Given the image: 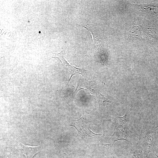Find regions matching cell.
I'll return each mask as SVG.
<instances>
[{
	"label": "cell",
	"mask_w": 158,
	"mask_h": 158,
	"mask_svg": "<svg viewBox=\"0 0 158 158\" xmlns=\"http://www.w3.org/2000/svg\"><path fill=\"white\" fill-rule=\"evenodd\" d=\"M84 90L87 94L92 95L97 100L99 106V109L101 107L102 104L105 102L111 103L107 99L102 95L100 89L91 81L87 80L83 78L79 79L77 82V87L75 91L73 92L75 96L79 90Z\"/></svg>",
	"instance_id": "cell-1"
},
{
	"label": "cell",
	"mask_w": 158,
	"mask_h": 158,
	"mask_svg": "<svg viewBox=\"0 0 158 158\" xmlns=\"http://www.w3.org/2000/svg\"><path fill=\"white\" fill-rule=\"evenodd\" d=\"M155 133L154 130L147 131L143 129L140 135L138 143L142 146L144 149V153L147 157H148L150 152H153L155 153L153 149L154 135Z\"/></svg>",
	"instance_id": "cell-2"
},
{
	"label": "cell",
	"mask_w": 158,
	"mask_h": 158,
	"mask_svg": "<svg viewBox=\"0 0 158 158\" xmlns=\"http://www.w3.org/2000/svg\"><path fill=\"white\" fill-rule=\"evenodd\" d=\"M66 49V48L64 49L61 52L59 53H54L51 52L52 55L51 58L50 59L54 58H58L61 61L63 66L70 73L71 75L68 81V83L71 77L73 75L79 74L83 75L86 71H88L83 69L76 68L71 65L69 63L65 58L64 55Z\"/></svg>",
	"instance_id": "cell-3"
},
{
	"label": "cell",
	"mask_w": 158,
	"mask_h": 158,
	"mask_svg": "<svg viewBox=\"0 0 158 158\" xmlns=\"http://www.w3.org/2000/svg\"><path fill=\"white\" fill-rule=\"evenodd\" d=\"M86 119L84 118L83 122V126L82 123L81 118L80 119L74 120H72L71 122L77 124L81 127L83 129H77L78 131V134L76 138L78 140H83L85 141H88L90 139V138L93 136H101V134H95L92 132L87 126L84 127L86 121Z\"/></svg>",
	"instance_id": "cell-4"
},
{
	"label": "cell",
	"mask_w": 158,
	"mask_h": 158,
	"mask_svg": "<svg viewBox=\"0 0 158 158\" xmlns=\"http://www.w3.org/2000/svg\"><path fill=\"white\" fill-rule=\"evenodd\" d=\"M131 131L128 128L126 130L123 129H114V132L108 141L109 146L111 147L116 141L122 140L126 141L129 144L130 143L129 141L128 133Z\"/></svg>",
	"instance_id": "cell-5"
},
{
	"label": "cell",
	"mask_w": 158,
	"mask_h": 158,
	"mask_svg": "<svg viewBox=\"0 0 158 158\" xmlns=\"http://www.w3.org/2000/svg\"><path fill=\"white\" fill-rule=\"evenodd\" d=\"M42 145L32 146L20 144V149L25 156V158H32L37 153L40 152Z\"/></svg>",
	"instance_id": "cell-6"
},
{
	"label": "cell",
	"mask_w": 158,
	"mask_h": 158,
	"mask_svg": "<svg viewBox=\"0 0 158 158\" xmlns=\"http://www.w3.org/2000/svg\"><path fill=\"white\" fill-rule=\"evenodd\" d=\"M129 112V109L128 108L124 116L122 117L117 116L114 118L113 122V126L114 129H123L126 130L128 128L126 126L127 122V116Z\"/></svg>",
	"instance_id": "cell-7"
},
{
	"label": "cell",
	"mask_w": 158,
	"mask_h": 158,
	"mask_svg": "<svg viewBox=\"0 0 158 158\" xmlns=\"http://www.w3.org/2000/svg\"><path fill=\"white\" fill-rule=\"evenodd\" d=\"M99 56L102 60L103 63L106 65L108 64L107 61V56L104 51L101 48H99L97 49Z\"/></svg>",
	"instance_id": "cell-8"
}]
</instances>
